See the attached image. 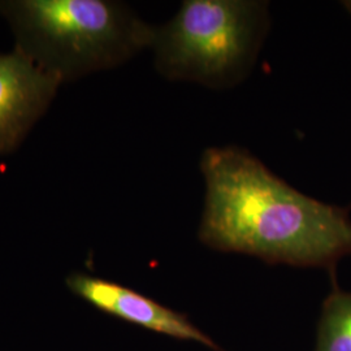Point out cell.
Segmentation results:
<instances>
[{"mask_svg":"<svg viewBox=\"0 0 351 351\" xmlns=\"http://www.w3.org/2000/svg\"><path fill=\"white\" fill-rule=\"evenodd\" d=\"M199 165L207 247L301 268H333L351 254L348 211L291 188L249 151L210 147Z\"/></svg>","mask_w":351,"mask_h":351,"instance_id":"obj_1","label":"cell"},{"mask_svg":"<svg viewBox=\"0 0 351 351\" xmlns=\"http://www.w3.org/2000/svg\"><path fill=\"white\" fill-rule=\"evenodd\" d=\"M16 50L62 82L116 68L151 49L154 26L110 0H4Z\"/></svg>","mask_w":351,"mask_h":351,"instance_id":"obj_2","label":"cell"},{"mask_svg":"<svg viewBox=\"0 0 351 351\" xmlns=\"http://www.w3.org/2000/svg\"><path fill=\"white\" fill-rule=\"evenodd\" d=\"M271 29L262 0H185L164 25L154 26L151 49L167 80L232 88L250 75Z\"/></svg>","mask_w":351,"mask_h":351,"instance_id":"obj_3","label":"cell"},{"mask_svg":"<svg viewBox=\"0 0 351 351\" xmlns=\"http://www.w3.org/2000/svg\"><path fill=\"white\" fill-rule=\"evenodd\" d=\"M65 284L75 297L104 314L167 337L193 341L213 350L223 351L185 315L119 282L84 272H73L66 277Z\"/></svg>","mask_w":351,"mask_h":351,"instance_id":"obj_4","label":"cell"},{"mask_svg":"<svg viewBox=\"0 0 351 351\" xmlns=\"http://www.w3.org/2000/svg\"><path fill=\"white\" fill-rule=\"evenodd\" d=\"M62 81L16 50L0 53V154L16 150Z\"/></svg>","mask_w":351,"mask_h":351,"instance_id":"obj_5","label":"cell"},{"mask_svg":"<svg viewBox=\"0 0 351 351\" xmlns=\"http://www.w3.org/2000/svg\"><path fill=\"white\" fill-rule=\"evenodd\" d=\"M315 351H351V291L335 289L326 297Z\"/></svg>","mask_w":351,"mask_h":351,"instance_id":"obj_6","label":"cell"},{"mask_svg":"<svg viewBox=\"0 0 351 351\" xmlns=\"http://www.w3.org/2000/svg\"><path fill=\"white\" fill-rule=\"evenodd\" d=\"M343 4V8L348 11V12L350 13L351 14V0H348V1H343L342 3Z\"/></svg>","mask_w":351,"mask_h":351,"instance_id":"obj_7","label":"cell"}]
</instances>
